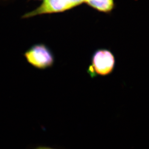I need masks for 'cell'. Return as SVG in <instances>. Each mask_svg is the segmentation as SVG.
<instances>
[{
	"mask_svg": "<svg viewBox=\"0 0 149 149\" xmlns=\"http://www.w3.org/2000/svg\"><path fill=\"white\" fill-rule=\"evenodd\" d=\"M35 149H55L53 148H48V147H39Z\"/></svg>",
	"mask_w": 149,
	"mask_h": 149,
	"instance_id": "obj_5",
	"label": "cell"
},
{
	"mask_svg": "<svg viewBox=\"0 0 149 149\" xmlns=\"http://www.w3.org/2000/svg\"><path fill=\"white\" fill-rule=\"evenodd\" d=\"M84 0H44L42 3L32 11L26 13L22 18H28L42 15L65 11L79 6Z\"/></svg>",
	"mask_w": 149,
	"mask_h": 149,
	"instance_id": "obj_2",
	"label": "cell"
},
{
	"mask_svg": "<svg viewBox=\"0 0 149 149\" xmlns=\"http://www.w3.org/2000/svg\"><path fill=\"white\" fill-rule=\"evenodd\" d=\"M84 2L96 10L105 13L110 12L114 7L113 0H84Z\"/></svg>",
	"mask_w": 149,
	"mask_h": 149,
	"instance_id": "obj_4",
	"label": "cell"
},
{
	"mask_svg": "<svg viewBox=\"0 0 149 149\" xmlns=\"http://www.w3.org/2000/svg\"><path fill=\"white\" fill-rule=\"evenodd\" d=\"M115 58L111 51L107 49L96 51L92 59V65L89 69L91 75L96 74L105 76L113 72L115 66Z\"/></svg>",
	"mask_w": 149,
	"mask_h": 149,
	"instance_id": "obj_3",
	"label": "cell"
},
{
	"mask_svg": "<svg viewBox=\"0 0 149 149\" xmlns=\"http://www.w3.org/2000/svg\"><path fill=\"white\" fill-rule=\"evenodd\" d=\"M24 56L27 62L37 69H47L52 66L54 62L53 54L44 44L33 45L26 51Z\"/></svg>",
	"mask_w": 149,
	"mask_h": 149,
	"instance_id": "obj_1",
	"label": "cell"
}]
</instances>
